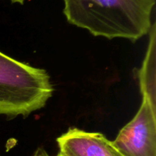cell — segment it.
I'll list each match as a JSON object with an SVG mask.
<instances>
[{
	"instance_id": "4",
	"label": "cell",
	"mask_w": 156,
	"mask_h": 156,
	"mask_svg": "<svg viewBox=\"0 0 156 156\" xmlns=\"http://www.w3.org/2000/svg\"><path fill=\"white\" fill-rule=\"evenodd\" d=\"M59 152L66 156H114L104 134L69 128L56 139Z\"/></svg>"
},
{
	"instance_id": "8",
	"label": "cell",
	"mask_w": 156,
	"mask_h": 156,
	"mask_svg": "<svg viewBox=\"0 0 156 156\" xmlns=\"http://www.w3.org/2000/svg\"><path fill=\"white\" fill-rule=\"evenodd\" d=\"M56 156H66V155H64V154H62V153H61V152H59V153H58Z\"/></svg>"
},
{
	"instance_id": "6",
	"label": "cell",
	"mask_w": 156,
	"mask_h": 156,
	"mask_svg": "<svg viewBox=\"0 0 156 156\" xmlns=\"http://www.w3.org/2000/svg\"><path fill=\"white\" fill-rule=\"evenodd\" d=\"M32 156H50L42 148H38L36 151L34 152V153L32 155Z\"/></svg>"
},
{
	"instance_id": "3",
	"label": "cell",
	"mask_w": 156,
	"mask_h": 156,
	"mask_svg": "<svg viewBox=\"0 0 156 156\" xmlns=\"http://www.w3.org/2000/svg\"><path fill=\"white\" fill-rule=\"evenodd\" d=\"M109 143L114 156H156V108L143 98L135 117Z\"/></svg>"
},
{
	"instance_id": "2",
	"label": "cell",
	"mask_w": 156,
	"mask_h": 156,
	"mask_svg": "<svg viewBox=\"0 0 156 156\" xmlns=\"http://www.w3.org/2000/svg\"><path fill=\"white\" fill-rule=\"evenodd\" d=\"M53 91L46 70L0 51V115L27 117L42 109Z\"/></svg>"
},
{
	"instance_id": "1",
	"label": "cell",
	"mask_w": 156,
	"mask_h": 156,
	"mask_svg": "<svg viewBox=\"0 0 156 156\" xmlns=\"http://www.w3.org/2000/svg\"><path fill=\"white\" fill-rule=\"evenodd\" d=\"M73 25L93 36L138 41L149 33L156 0H62Z\"/></svg>"
},
{
	"instance_id": "5",
	"label": "cell",
	"mask_w": 156,
	"mask_h": 156,
	"mask_svg": "<svg viewBox=\"0 0 156 156\" xmlns=\"http://www.w3.org/2000/svg\"><path fill=\"white\" fill-rule=\"evenodd\" d=\"M156 34L155 24L149 30V41L143 65L139 70L140 92L156 108Z\"/></svg>"
},
{
	"instance_id": "7",
	"label": "cell",
	"mask_w": 156,
	"mask_h": 156,
	"mask_svg": "<svg viewBox=\"0 0 156 156\" xmlns=\"http://www.w3.org/2000/svg\"><path fill=\"white\" fill-rule=\"evenodd\" d=\"M12 3H19V4L23 5L24 2V0H10Z\"/></svg>"
}]
</instances>
